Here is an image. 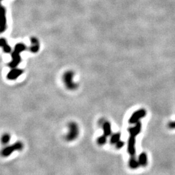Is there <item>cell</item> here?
Segmentation results:
<instances>
[{
  "instance_id": "obj_4",
  "label": "cell",
  "mask_w": 175,
  "mask_h": 175,
  "mask_svg": "<svg viewBox=\"0 0 175 175\" xmlns=\"http://www.w3.org/2000/svg\"><path fill=\"white\" fill-rule=\"evenodd\" d=\"M24 149V144L21 142H17L9 146L5 147L2 149L1 155L3 157H7L10 156L14 151H22Z\"/></svg>"
},
{
  "instance_id": "obj_7",
  "label": "cell",
  "mask_w": 175,
  "mask_h": 175,
  "mask_svg": "<svg viewBox=\"0 0 175 175\" xmlns=\"http://www.w3.org/2000/svg\"><path fill=\"white\" fill-rule=\"evenodd\" d=\"M23 73H24L23 69H20V68H12V69H11L8 73L7 77V79H9V80H11V81L16 80V79H18L20 75H22L23 74Z\"/></svg>"
},
{
  "instance_id": "obj_12",
  "label": "cell",
  "mask_w": 175,
  "mask_h": 175,
  "mask_svg": "<svg viewBox=\"0 0 175 175\" xmlns=\"http://www.w3.org/2000/svg\"><path fill=\"white\" fill-rule=\"evenodd\" d=\"M7 29V18L5 9L2 7V18L1 23V33H3Z\"/></svg>"
},
{
  "instance_id": "obj_3",
  "label": "cell",
  "mask_w": 175,
  "mask_h": 175,
  "mask_svg": "<svg viewBox=\"0 0 175 175\" xmlns=\"http://www.w3.org/2000/svg\"><path fill=\"white\" fill-rule=\"evenodd\" d=\"M68 128H69V132L65 136V138L68 142H71L77 139V138L79 136V126L76 123L70 122L68 124Z\"/></svg>"
},
{
  "instance_id": "obj_9",
  "label": "cell",
  "mask_w": 175,
  "mask_h": 175,
  "mask_svg": "<svg viewBox=\"0 0 175 175\" xmlns=\"http://www.w3.org/2000/svg\"><path fill=\"white\" fill-rule=\"evenodd\" d=\"M101 126L103 128V134L104 136L108 137V136L111 135V134H112V126H111L110 122L105 121Z\"/></svg>"
},
{
  "instance_id": "obj_16",
  "label": "cell",
  "mask_w": 175,
  "mask_h": 175,
  "mask_svg": "<svg viewBox=\"0 0 175 175\" xmlns=\"http://www.w3.org/2000/svg\"><path fill=\"white\" fill-rule=\"evenodd\" d=\"M10 136L7 133L4 134L1 137V142L2 144L4 145L7 144L9 142V141H10Z\"/></svg>"
},
{
  "instance_id": "obj_13",
  "label": "cell",
  "mask_w": 175,
  "mask_h": 175,
  "mask_svg": "<svg viewBox=\"0 0 175 175\" xmlns=\"http://www.w3.org/2000/svg\"><path fill=\"white\" fill-rule=\"evenodd\" d=\"M128 166L132 169H138L140 166L139 161L136 159V157H130L128 162Z\"/></svg>"
},
{
  "instance_id": "obj_8",
  "label": "cell",
  "mask_w": 175,
  "mask_h": 175,
  "mask_svg": "<svg viewBox=\"0 0 175 175\" xmlns=\"http://www.w3.org/2000/svg\"><path fill=\"white\" fill-rule=\"evenodd\" d=\"M30 41L31 45V47H29V51L33 53H38L40 49V42L38 38L36 37H31L30 38Z\"/></svg>"
},
{
  "instance_id": "obj_6",
  "label": "cell",
  "mask_w": 175,
  "mask_h": 175,
  "mask_svg": "<svg viewBox=\"0 0 175 175\" xmlns=\"http://www.w3.org/2000/svg\"><path fill=\"white\" fill-rule=\"evenodd\" d=\"M136 137L134 134H130L128 140V153L130 154V157H136Z\"/></svg>"
},
{
  "instance_id": "obj_15",
  "label": "cell",
  "mask_w": 175,
  "mask_h": 175,
  "mask_svg": "<svg viewBox=\"0 0 175 175\" xmlns=\"http://www.w3.org/2000/svg\"><path fill=\"white\" fill-rule=\"evenodd\" d=\"M106 142H107V136H104V134L102 135L101 136L97 138V144L99 145H104L106 144Z\"/></svg>"
},
{
  "instance_id": "obj_14",
  "label": "cell",
  "mask_w": 175,
  "mask_h": 175,
  "mask_svg": "<svg viewBox=\"0 0 175 175\" xmlns=\"http://www.w3.org/2000/svg\"><path fill=\"white\" fill-rule=\"evenodd\" d=\"M120 138H121V134L119 132L113 134L110 136V144L112 145L116 144L118 142H119L120 141Z\"/></svg>"
},
{
  "instance_id": "obj_11",
  "label": "cell",
  "mask_w": 175,
  "mask_h": 175,
  "mask_svg": "<svg viewBox=\"0 0 175 175\" xmlns=\"http://www.w3.org/2000/svg\"><path fill=\"white\" fill-rule=\"evenodd\" d=\"M138 161H139L140 166L146 167L148 164V158H147V154L144 152L141 153L138 157Z\"/></svg>"
},
{
  "instance_id": "obj_10",
  "label": "cell",
  "mask_w": 175,
  "mask_h": 175,
  "mask_svg": "<svg viewBox=\"0 0 175 175\" xmlns=\"http://www.w3.org/2000/svg\"><path fill=\"white\" fill-rule=\"evenodd\" d=\"M0 45L3 49V51L6 53H10L12 51V49H11V47L8 44L5 38H1L0 39Z\"/></svg>"
},
{
  "instance_id": "obj_2",
  "label": "cell",
  "mask_w": 175,
  "mask_h": 175,
  "mask_svg": "<svg viewBox=\"0 0 175 175\" xmlns=\"http://www.w3.org/2000/svg\"><path fill=\"white\" fill-rule=\"evenodd\" d=\"M74 72L72 71H66L63 75L62 79L66 88L69 90H75L79 85L73 81Z\"/></svg>"
},
{
  "instance_id": "obj_18",
  "label": "cell",
  "mask_w": 175,
  "mask_h": 175,
  "mask_svg": "<svg viewBox=\"0 0 175 175\" xmlns=\"http://www.w3.org/2000/svg\"><path fill=\"white\" fill-rule=\"evenodd\" d=\"M167 126L170 129H175V121L169 122Z\"/></svg>"
},
{
  "instance_id": "obj_17",
  "label": "cell",
  "mask_w": 175,
  "mask_h": 175,
  "mask_svg": "<svg viewBox=\"0 0 175 175\" xmlns=\"http://www.w3.org/2000/svg\"><path fill=\"white\" fill-rule=\"evenodd\" d=\"M125 145V143L123 142V141H121L120 140L119 142H118L116 144H115V147L117 149H121V148H123Z\"/></svg>"
},
{
  "instance_id": "obj_1",
  "label": "cell",
  "mask_w": 175,
  "mask_h": 175,
  "mask_svg": "<svg viewBox=\"0 0 175 175\" xmlns=\"http://www.w3.org/2000/svg\"><path fill=\"white\" fill-rule=\"evenodd\" d=\"M27 49V46L23 43H18L15 45L14 51L11 53L12 60L9 64V67L11 68H17L19 64L21 62V57H20V53Z\"/></svg>"
},
{
  "instance_id": "obj_5",
  "label": "cell",
  "mask_w": 175,
  "mask_h": 175,
  "mask_svg": "<svg viewBox=\"0 0 175 175\" xmlns=\"http://www.w3.org/2000/svg\"><path fill=\"white\" fill-rule=\"evenodd\" d=\"M147 112L146 110L144 108H141L139 110H136V112H134L132 114L131 117L128 120L129 123L130 124H136L140 121V119L142 118H144V117L146 116Z\"/></svg>"
}]
</instances>
